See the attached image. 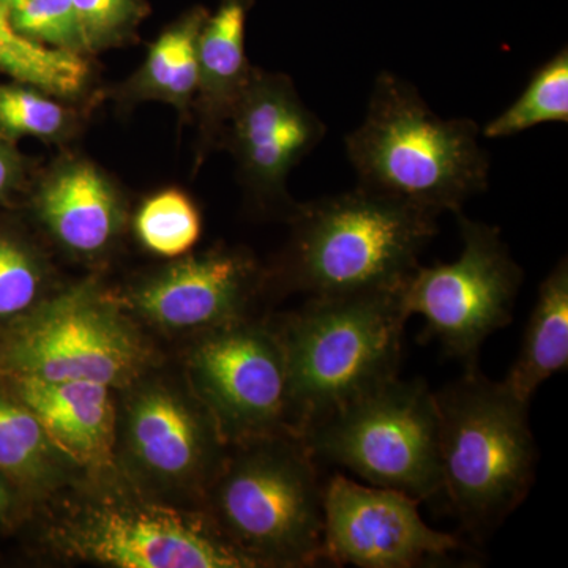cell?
Returning a JSON list of instances; mask_svg holds the SVG:
<instances>
[{
  "mask_svg": "<svg viewBox=\"0 0 568 568\" xmlns=\"http://www.w3.org/2000/svg\"><path fill=\"white\" fill-rule=\"evenodd\" d=\"M567 365L568 261L564 256L538 287L521 351L503 383L521 402L530 403L537 388L566 372Z\"/></svg>",
  "mask_w": 568,
  "mask_h": 568,
  "instance_id": "ffe728a7",
  "label": "cell"
},
{
  "mask_svg": "<svg viewBox=\"0 0 568 568\" xmlns=\"http://www.w3.org/2000/svg\"><path fill=\"white\" fill-rule=\"evenodd\" d=\"M324 489L317 462L295 435L231 446L203 510L254 568L324 560Z\"/></svg>",
  "mask_w": 568,
  "mask_h": 568,
  "instance_id": "5b68a950",
  "label": "cell"
},
{
  "mask_svg": "<svg viewBox=\"0 0 568 568\" xmlns=\"http://www.w3.org/2000/svg\"><path fill=\"white\" fill-rule=\"evenodd\" d=\"M437 216L416 205L357 189L297 204L291 237L268 291L331 297L395 290L418 267L437 234Z\"/></svg>",
  "mask_w": 568,
  "mask_h": 568,
  "instance_id": "6da1fadb",
  "label": "cell"
},
{
  "mask_svg": "<svg viewBox=\"0 0 568 568\" xmlns=\"http://www.w3.org/2000/svg\"><path fill=\"white\" fill-rule=\"evenodd\" d=\"M317 463L351 470L369 485L417 500L443 493L439 409L424 379L381 384L301 433Z\"/></svg>",
  "mask_w": 568,
  "mask_h": 568,
  "instance_id": "9c48e42d",
  "label": "cell"
},
{
  "mask_svg": "<svg viewBox=\"0 0 568 568\" xmlns=\"http://www.w3.org/2000/svg\"><path fill=\"white\" fill-rule=\"evenodd\" d=\"M0 476L32 511L80 484L84 473L54 446L39 418L0 376Z\"/></svg>",
  "mask_w": 568,
  "mask_h": 568,
  "instance_id": "ac0fdd59",
  "label": "cell"
},
{
  "mask_svg": "<svg viewBox=\"0 0 568 568\" xmlns=\"http://www.w3.org/2000/svg\"><path fill=\"white\" fill-rule=\"evenodd\" d=\"M463 250L458 260L418 265L403 284L407 316L426 321L425 338H436L448 357L477 366L487 338L514 320L525 272L511 256L500 230L455 213Z\"/></svg>",
  "mask_w": 568,
  "mask_h": 568,
  "instance_id": "30bf717a",
  "label": "cell"
},
{
  "mask_svg": "<svg viewBox=\"0 0 568 568\" xmlns=\"http://www.w3.org/2000/svg\"><path fill=\"white\" fill-rule=\"evenodd\" d=\"M89 55L125 43L144 18L141 0H71Z\"/></svg>",
  "mask_w": 568,
  "mask_h": 568,
  "instance_id": "4316f807",
  "label": "cell"
},
{
  "mask_svg": "<svg viewBox=\"0 0 568 568\" xmlns=\"http://www.w3.org/2000/svg\"><path fill=\"white\" fill-rule=\"evenodd\" d=\"M70 100L28 82H0V138H36L51 144L70 141L80 130V112Z\"/></svg>",
  "mask_w": 568,
  "mask_h": 568,
  "instance_id": "603a6c76",
  "label": "cell"
},
{
  "mask_svg": "<svg viewBox=\"0 0 568 568\" xmlns=\"http://www.w3.org/2000/svg\"><path fill=\"white\" fill-rule=\"evenodd\" d=\"M163 364L152 339L95 276L0 331V375L82 381L119 390Z\"/></svg>",
  "mask_w": 568,
  "mask_h": 568,
  "instance_id": "52a82bcc",
  "label": "cell"
},
{
  "mask_svg": "<svg viewBox=\"0 0 568 568\" xmlns=\"http://www.w3.org/2000/svg\"><path fill=\"white\" fill-rule=\"evenodd\" d=\"M0 376L85 476L114 473L115 390L82 381Z\"/></svg>",
  "mask_w": 568,
  "mask_h": 568,
  "instance_id": "2e32d148",
  "label": "cell"
},
{
  "mask_svg": "<svg viewBox=\"0 0 568 568\" xmlns=\"http://www.w3.org/2000/svg\"><path fill=\"white\" fill-rule=\"evenodd\" d=\"M0 71L11 80L28 82L67 100L78 99L91 81L88 59L48 50L22 39L11 28L9 17L2 11Z\"/></svg>",
  "mask_w": 568,
  "mask_h": 568,
  "instance_id": "7402d4cb",
  "label": "cell"
},
{
  "mask_svg": "<svg viewBox=\"0 0 568 568\" xmlns=\"http://www.w3.org/2000/svg\"><path fill=\"white\" fill-rule=\"evenodd\" d=\"M418 504L398 489L332 477L324 489V560L361 568H414L463 549L457 537L426 525Z\"/></svg>",
  "mask_w": 568,
  "mask_h": 568,
  "instance_id": "5bb4252c",
  "label": "cell"
},
{
  "mask_svg": "<svg viewBox=\"0 0 568 568\" xmlns=\"http://www.w3.org/2000/svg\"><path fill=\"white\" fill-rule=\"evenodd\" d=\"M133 231L149 253L178 260L200 242L203 216L189 193L164 189L142 201L133 215Z\"/></svg>",
  "mask_w": 568,
  "mask_h": 568,
  "instance_id": "cb8c5ba5",
  "label": "cell"
},
{
  "mask_svg": "<svg viewBox=\"0 0 568 568\" xmlns=\"http://www.w3.org/2000/svg\"><path fill=\"white\" fill-rule=\"evenodd\" d=\"M568 122V51L538 67L521 95L481 130L488 140L528 132L541 123Z\"/></svg>",
  "mask_w": 568,
  "mask_h": 568,
  "instance_id": "d4e9b609",
  "label": "cell"
},
{
  "mask_svg": "<svg viewBox=\"0 0 568 568\" xmlns=\"http://www.w3.org/2000/svg\"><path fill=\"white\" fill-rule=\"evenodd\" d=\"M435 395L443 493L467 532L487 536L517 510L536 478L529 403L478 365Z\"/></svg>",
  "mask_w": 568,
  "mask_h": 568,
  "instance_id": "8992f818",
  "label": "cell"
},
{
  "mask_svg": "<svg viewBox=\"0 0 568 568\" xmlns=\"http://www.w3.org/2000/svg\"><path fill=\"white\" fill-rule=\"evenodd\" d=\"M481 130L467 118L437 115L410 82L377 74L364 122L346 136L358 185L439 216L488 189Z\"/></svg>",
  "mask_w": 568,
  "mask_h": 568,
  "instance_id": "7a4b0ae2",
  "label": "cell"
},
{
  "mask_svg": "<svg viewBox=\"0 0 568 568\" xmlns=\"http://www.w3.org/2000/svg\"><path fill=\"white\" fill-rule=\"evenodd\" d=\"M58 290L43 248L21 227L0 223V331L32 315Z\"/></svg>",
  "mask_w": 568,
  "mask_h": 568,
  "instance_id": "44dd1931",
  "label": "cell"
},
{
  "mask_svg": "<svg viewBox=\"0 0 568 568\" xmlns=\"http://www.w3.org/2000/svg\"><path fill=\"white\" fill-rule=\"evenodd\" d=\"M9 20L14 32L33 44L80 58L89 55L71 0H22Z\"/></svg>",
  "mask_w": 568,
  "mask_h": 568,
  "instance_id": "484cf974",
  "label": "cell"
},
{
  "mask_svg": "<svg viewBox=\"0 0 568 568\" xmlns=\"http://www.w3.org/2000/svg\"><path fill=\"white\" fill-rule=\"evenodd\" d=\"M31 211L52 244L89 264L110 256L129 224L125 194L118 183L80 155L62 156L41 174Z\"/></svg>",
  "mask_w": 568,
  "mask_h": 568,
  "instance_id": "9a60e30c",
  "label": "cell"
},
{
  "mask_svg": "<svg viewBox=\"0 0 568 568\" xmlns=\"http://www.w3.org/2000/svg\"><path fill=\"white\" fill-rule=\"evenodd\" d=\"M28 178V160L18 151L17 144L0 138V207L20 192Z\"/></svg>",
  "mask_w": 568,
  "mask_h": 568,
  "instance_id": "83f0119b",
  "label": "cell"
},
{
  "mask_svg": "<svg viewBox=\"0 0 568 568\" xmlns=\"http://www.w3.org/2000/svg\"><path fill=\"white\" fill-rule=\"evenodd\" d=\"M325 133L327 126L306 106L290 77L254 67L220 148L233 153L241 181L257 207L290 219L298 203L287 194V178Z\"/></svg>",
  "mask_w": 568,
  "mask_h": 568,
  "instance_id": "4fadbf2b",
  "label": "cell"
},
{
  "mask_svg": "<svg viewBox=\"0 0 568 568\" xmlns=\"http://www.w3.org/2000/svg\"><path fill=\"white\" fill-rule=\"evenodd\" d=\"M230 446L185 377L153 366L115 390L112 462L142 495L178 507L203 508L205 491Z\"/></svg>",
  "mask_w": 568,
  "mask_h": 568,
  "instance_id": "ba28073f",
  "label": "cell"
},
{
  "mask_svg": "<svg viewBox=\"0 0 568 568\" xmlns=\"http://www.w3.org/2000/svg\"><path fill=\"white\" fill-rule=\"evenodd\" d=\"M403 286L310 297L274 317L286 354L295 436L332 410L398 376Z\"/></svg>",
  "mask_w": 568,
  "mask_h": 568,
  "instance_id": "277c9868",
  "label": "cell"
},
{
  "mask_svg": "<svg viewBox=\"0 0 568 568\" xmlns=\"http://www.w3.org/2000/svg\"><path fill=\"white\" fill-rule=\"evenodd\" d=\"M31 514V507L24 503L20 493L0 476V534L20 525Z\"/></svg>",
  "mask_w": 568,
  "mask_h": 568,
  "instance_id": "f1b7e54d",
  "label": "cell"
},
{
  "mask_svg": "<svg viewBox=\"0 0 568 568\" xmlns=\"http://www.w3.org/2000/svg\"><path fill=\"white\" fill-rule=\"evenodd\" d=\"M182 375L227 446L294 435L286 354L274 320L244 317L193 336Z\"/></svg>",
  "mask_w": 568,
  "mask_h": 568,
  "instance_id": "8fae6325",
  "label": "cell"
},
{
  "mask_svg": "<svg viewBox=\"0 0 568 568\" xmlns=\"http://www.w3.org/2000/svg\"><path fill=\"white\" fill-rule=\"evenodd\" d=\"M37 510L47 511V547L73 562L114 568H254L203 508L178 507L142 495L115 470L82 478Z\"/></svg>",
  "mask_w": 568,
  "mask_h": 568,
  "instance_id": "3957f363",
  "label": "cell"
},
{
  "mask_svg": "<svg viewBox=\"0 0 568 568\" xmlns=\"http://www.w3.org/2000/svg\"><path fill=\"white\" fill-rule=\"evenodd\" d=\"M207 13L194 10L160 33L132 77L115 89L122 106L170 104L183 118L193 110L197 88V37Z\"/></svg>",
  "mask_w": 568,
  "mask_h": 568,
  "instance_id": "d6986e66",
  "label": "cell"
},
{
  "mask_svg": "<svg viewBox=\"0 0 568 568\" xmlns=\"http://www.w3.org/2000/svg\"><path fill=\"white\" fill-rule=\"evenodd\" d=\"M248 0H223L205 18L197 37V88L193 111L200 122L201 153L219 148L224 126L252 80L245 51Z\"/></svg>",
  "mask_w": 568,
  "mask_h": 568,
  "instance_id": "e0dca14e",
  "label": "cell"
},
{
  "mask_svg": "<svg viewBox=\"0 0 568 568\" xmlns=\"http://www.w3.org/2000/svg\"><path fill=\"white\" fill-rule=\"evenodd\" d=\"M22 0H0V11L7 17H10L11 11L20 7Z\"/></svg>",
  "mask_w": 568,
  "mask_h": 568,
  "instance_id": "f546056e",
  "label": "cell"
},
{
  "mask_svg": "<svg viewBox=\"0 0 568 568\" xmlns=\"http://www.w3.org/2000/svg\"><path fill=\"white\" fill-rule=\"evenodd\" d=\"M267 284V268L248 250L216 245L171 260L112 294L138 324L193 338L253 316Z\"/></svg>",
  "mask_w": 568,
  "mask_h": 568,
  "instance_id": "7c38bea8",
  "label": "cell"
}]
</instances>
